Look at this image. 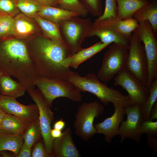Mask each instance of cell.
<instances>
[{
    "label": "cell",
    "mask_w": 157,
    "mask_h": 157,
    "mask_svg": "<svg viewBox=\"0 0 157 157\" xmlns=\"http://www.w3.org/2000/svg\"><path fill=\"white\" fill-rule=\"evenodd\" d=\"M96 36L105 44L112 43L129 46L131 37L124 35L99 23L94 21L87 35V37Z\"/></svg>",
    "instance_id": "obj_15"
},
{
    "label": "cell",
    "mask_w": 157,
    "mask_h": 157,
    "mask_svg": "<svg viewBox=\"0 0 157 157\" xmlns=\"http://www.w3.org/2000/svg\"><path fill=\"white\" fill-rule=\"evenodd\" d=\"M139 132L142 135L145 133L147 135L157 137V122L143 120L140 124Z\"/></svg>",
    "instance_id": "obj_35"
},
{
    "label": "cell",
    "mask_w": 157,
    "mask_h": 157,
    "mask_svg": "<svg viewBox=\"0 0 157 157\" xmlns=\"http://www.w3.org/2000/svg\"><path fill=\"white\" fill-rule=\"evenodd\" d=\"M7 113L0 107V124Z\"/></svg>",
    "instance_id": "obj_43"
},
{
    "label": "cell",
    "mask_w": 157,
    "mask_h": 157,
    "mask_svg": "<svg viewBox=\"0 0 157 157\" xmlns=\"http://www.w3.org/2000/svg\"><path fill=\"white\" fill-rule=\"evenodd\" d=\"M16 0H0V11L13 17L19 14Z\"/></svg>",
    "instance_id": "obj_33"
},
{
    "label": "cell",
    "mask_w": 157,
    "mask_h": 157,
    "mask_svg": "<svg viewBox=\"0 0 157 157\" xmlns=\"http://www.w3.org/2000/svg\"><path fill=\"white\" fill-rule=\"evenodd\" d=\"M129 46L113 43L103 57L97 76L101 81H110L125 67L128 53Z\"/></svg>",
    "instance_id": "obj_8"
},
{
    "label": "cell",
    "mask_w": 157,
    "mask_h": 157,
    "mask_svg": "<svg viewBox=\"0 0 157 157\" xmlns=\"http://www.w3.org/2000/svg\"><path fill=\"white\" fill-rule=\"evenodd\" d=\"M68 80L80 92H88L96 96L104 106L110 103L124 108L133 105L128 95L108 86L93 73L83 77L74 72Z\"/></svg>",
    "instance_id": "obj_3"
},
{
    "label": "cell",
    "mask_w": 157,
    "mask_h": 157,
    "mask_svg": "<svg viewBox=\"0 0 157 157\" xmlns=\"http://www.w3.org/2000/svg\"><path fill=\"white\" fill-rule=\"evenodd\" d=\"M104 107L97 100L83 103L78 108L74 123L76 135L87 141L96 133L94 120L102 114Z\"/></svg>",
    "instance_id": "obj_6"
},
{
    "label": "cell",
    "mask_w": 157,
    "mask_h": 157,
    "mask_svg": "<svg viewBox=\"0 0 157 157\" xmlns=\"http://www.w3.org/2000/svg\"><path fill=\"white\" fill-rule=\"evenodd\" d=\"M109 45L100 41L87 48H82L76 53L67 56L65 60V65L67 67L77 69L81 63L90 58Z\"/></svg>",
    "instance_id": "obj_17"
},
{
    "label": "cell",
    "mask_w": 157,
    "mask_h": 157,
    "mask_svg": "<svg viewBox=\"0 0 157 157\" xmlns=\"http://www.w3.org/2000/svg\"><path fill=\"white\" fill-rule=\"evenodd\" d=\"M24 142L23 134L0 133V152L9 151L16 156Z\"/></svg>",
    "instance_id": "obj_26"
},
{
    "label": "cell",
    "mask_w": 157,
    "mask_h": 157,
    "mask_svg": "<svg viewBox=\"0 0 157 157\" xmlns=\"http://www.w3.org/2000/svg\"><path fill=\"white\" fill-rule=\"evenodd\" d=\"M0 107L6 113L22 119L28 125L39 118V110L35 104L23 105L17 101L15 98L0 94Z\"/></svg>",
    "instance_id": "obj_13"
},
{
    "label": "cell",
    "mask_w": 157,
    "mask_h": 157,
    "mask_svg": "<svg viewBox=\"0 0 157 157\" xmlns=\"http://www.w3.org/2000/svg\"><path fill=\"white\" fill-rule=\"evenodd\" d=\"M100 24L124 35L131 37V33L137 27L138 22L133 18L120 19L117 18H106L99 21Z\"/></svg>",
    "instance_id": "obj_18"
},
{
    "label": "cell",
    "mask_w": 157,
    "mask_h": 157,
    "mask_svg": "<svg viewBox=\"0 0 157 157\" xmlns=\"http://www.w3.org/2000/svg\"><path fill=\"white\" fill-rule=\"evenodd\" d=\"M17 6L25 16L34 18L43 5L35 0H16Z\"/></svg>",
    "instance_id": "obj_28"
},
{
    "label": "cell",
    "mask_w": 157,
    "mask_h": 157,
    "mask_svg": "<svg viewBox=\"0 0 157 157\" xmlns=\"http://www.w3.org/2000/svg\"><path fill=\"white\" fill-rule=\"evenodd\" d=\"M23 135L24 142L32 148L42 136L39 118L28 126Z\"/></svg>",
    "instance_id": "obj_29"
},
{
    "label": "cell",
    "mask_w": 157,
    "mask_h": 157,
    "mask_svg": "<svg viewBox=\"0 0 157 157\" xmlns=\"http://www.w3.org/2000/svg\"><path fill=\"white\" fill-rule=\"evenodd\" d=\"M58 7L79 13L85 18L89 13L78 0H57Z\"/></svg>",
    "instance_id": "obj_30"
},
{
    "label": "cell",
    "mask_w": 157,
    "mask_h": 157,
    "mask_svg": "<svg viewBox=\"0 0 157 157\" xmlns=\"http://www.w3.org/2000/svg\"><path fill=\"white\" fill-rule=\"evenodd\" d=\"M43 6H58L57 0H35Z\"/></svg>",
    "instance_id": "obj_39"
},
{
    "label": "cell",
    "mask_w": 157,
    "mask_h": 157,
    "mask_svg": "<svg viewBox=\"0 0 157 157\" xmlns=\"http://www.w3.org/2000/svg\"><path fill=\"white\" fill-rule=\"evenodd\" d=\"M35 86L51 107L54 100L59 97H66L76 102L82 100L81 92L67 80L40 77Z\"/></svg>",
    "instance_id": "obj_4"
},
{
    "label": "cell",
    "mask_w": 157,
    "mask_h": 157,
    "mask_svg": "<svg viewBox=\"0 0 157 157\" xmlns=\"http://www.w3.org/2000/svg\"><path fill=\"white\" fill-rule=\"evenodd\" d=\"M65 123L63 119L57 121L54 124L53 128L62 130L65 127Z\"/></svg>",
    "instance_id": "obj_41"
},
{
    "label": "cell",
    "mask_w": 157,
    "mask_h": 157,
    "mask_svg": "<svg viewBox=\"0 0 157 157\" xmlns=\"http://www.w3.org/2000/svg\"><path fill=\"white\" fill-rule=\"evenodd\" d=\"M117 10L116 0H106L104 12L101 16L95 20L99 21L106 18L116 17Z\"/></svg>",
    "instance_id": "obj_34"
},
{
    "label": "cell",
    "mask_w": 157,
    "mask_h": 157,
    "mask_svg": "<svg viewBox=\"0 0 157 157\" xmlns=\"http://www.w3.org/2000/svg\"><path fill=\"white\" fill-rule=\"evenodd\" d=\"M127 118L122 120L119 127V135L122 143L126 138L133 140L137 143L141 140L142 135L139 132L140 124L143 120L139 104L125 108Z\"/></svg>",
    "instance_id": "obj_12"
},
{
    "label": "cell",
    "mask_w": 157,
    "mask_h": 157,
    "mask_svg": "<svg viewBox=\"0 0 157 157\" xmlns=\"http://www.w3.org/2000/svg\"><path fill=\"white\" fill-rule=\"evenodd\" d=\"M27 91L26 88L18 81L10 76L3 74L0 79V94L15 99L24 95Z\"/></svg>",
    "instance_id": "obj_23"
},
{
    "label": "cell",
    "mask_w": 157,
    "mask_h": 157,
    "mask_svg": "<svg viewBox=\"0 0 157 157\" xmlns=\"http://www.w3.org/2000/svg\"><path fill=\"white\" fill-rule=\"evenodd\" d=\"M29 95L37 105L39 113V120L42 136L46 151L52 157L54 139L51 135V124L54 119L53 113L44 97L38 89L27 91Z\"/></svg>",
    "instance_id": "obj_10"
},
{
    "label": "cell",
    "mask_w": 157,
    "mask_h": 157,
    "mask_svg": "<svg viewBox=\"0 0 157 157\" xmlns=\"http://www.w3.org/2000/svg\"><path fill=\"white\" fill-rule=\"evenodd\" d=\"M89 13L98 17L103 13L102 0H78Z\"/></svg>",
    "instance_id": "obj_32"
},
{
    "label": "cell",
    "mask_w": 157,
    "mask_h": 157,
    "mask_svg": "<svg viewBox=\"0 0 157 157\" xmlns=\"http://www.w3.org/2000/svg\"><path fill=\"white\" fill-rule=\"evenodd\" d=\"M2 157V156H1V155L0 154V157Z\"/></svg>",
    "instance_id": "obj_45"
},
{
    "label": "cell",
    "mask_w": 157,
    "mask_h": 157,
    "mask_svg": "<svg viewBox=\"0 0 157 157\" xmlns=\"http://www.w3.org/2000/svg\"><path fill=\"white\" fill-rule=\"evenodd\" d=\"M148 89L149 95L147 99L144 103L139 104L144 120H149L151 109L157 101V78L154 81Z\"/></svg>",
    "instance_id": "obj_27"
},
{
    "label": "cell",
    "mask_w": 157,
    "mask_h": 157,
    "mask_svg": "<svg viewBox=\"0 0 157 157\" xmlns=\"http://www.w3.org/2000/svg\"><path fill=\"white\" fill-rule=\"evenodd\" d=\"M28 125L20 118L7 113L0 124V133L24 134Z\"/></svg>",
    "instance_id": "obj_20"
},
{
    "label": "cell",
    "mask_w": 157,
    "mask_h": 157,
    "mask_svg": "<svg viewBox=\"0 0 157 157\" xmlns=\"http://www.w3.org/2000/svg\"><path fill=\"white\" fill-rule=\"evenodd\" d=\"M125 68L146 86L148 76L147 58L143 45L134 33L130 39Z\"/></svg>",
    "instance_id": "obj_9"
},
{
    "label": "cell",
    "mask_w": 157,
    "mask_h": 157,
    "mask_svg": "<svg viewBox=\"0 0 157 157\" xmlns=\"http://www.w3.org/2000/svg\"><path fill=\"white\" fill-rule=\"evenodd\" d=\"M26 44L40 77L68 80L72 74L74 72L64 62L71 54L63 45L43 36Z\"/></svg>",
    "instance_id": "obj_2"
},
{
    "label": "cell",
    "mask_w": 157,
    "mask_h": 157,
    "mask_svg": "<svg viewBox=\"0 0 157 157\" xmlns=\"http://www.w3.org/2000/svg\"><path fill=\"white\" fill-rule=\"evenodd\" d=\"M113 85L114 86H120L125 90L133 105L144 103L149 96V89L146 85L125 67L115 77Z\"/></svg>",
    "instance_id": "obj_11"
},
{
    "label": "cell",
    "mask_w": 157,
    "mask_h": 157,
    "mask_svg": "<svg viewBox=\"0 0 157 157\" xmlns=\"http://www.w3.org/2000/svg\"><path fill=\"white\" fill-rule=\"evenodd\" d=\"M116 17L124 19L133 18L137 11L149 3L150 0H116Z\"/></svg>",
    "instance_id": "obj_21"
},
{
    "label": "cell",
    "mask_w": 157,
    "mask_h": 157,
    "mask_svg": "<svg viewBox=\"0 0 157 157\" xmlns=\"http://www.w3.org/2000/svg\"><path fill=\"white\" fill-rule=\"evenodd\" d=\"M157 137L147 135L148 146L153 151L154 154L157 152Z\"/></svg>",
    "instance_id": "obj_38"
},
{
    "label": "cell",
    "mask_w": 157,
    "mask_h": 157,
    "mask_svg": "<svg viewBox=\"0 0 157 157\" xmlns=\"http://www.w3.org/2000/svg\"><path fill=\"white\" fill-rule=\"evenodd\" d=\"M133 18L138 22L147 21L151 25L154 33L157 36V0H151L149 3L137 11Z\"/></svg>",
    "instance_id": "obj_25"
},
{
    "label": "cell",
    "mask_w": 157,
    "mask_h": 157,
    "mask_svg": "<svg viewBox=\"0 0 157 157\" xmlns=\"http://www.w3.org/2000/svg\"><path fill=\"white\" fill-rule=\"evenodd\" d=\"M30 18L21 13L14 17L13 36L17 39H26L35 32V25Z\"/></svg>",
    "instance_id": "obj_22"
},
{
    "label": "cell",
    "mask_w": 157,
    "mask_h": 157,
    "mask_svg": "<svg viewBox=\"0 0 157 157\" xmlns=\"http://www.w3.org/2000/svg\"><path fill=\"white\" fill-rule=\"evenodd\" d=\"M14 18L5 15H0V38L13 35Z\"/></svg>",
    "instance_id": "obj_31"
},
{
    "label": "cell",
    "mask_w": 157,
    "mask_h": 157,
    "mask_svg": "<svg viewBox=\"0 0 157 157\" xmlns=\"http://www.w3.org/2000/svg\"><path fill=\"white\" fill-rule=\"evenodd\" d=\"M39 140L35 144L31 152L32 157H51L52 156L46 151L43 142Z\"/></svg>",
    "instance_id": "obj_36"
},
{
    "label": "cell",
    "mask_w": 157,
    "mask_h": 157,
    "mask_svg": "<svg viewBox=\"0 0 157 157\" xmlns=\"http://www.w3.org/2000/svg\"><path fill=\"white\" fill-rule=\"evenodd\" d=\"M139 40L144 44L148 65V76L146 86L149 89L152 82L157 78V40L150 23L147 21L138 22L133 31Z\"/></svg>",
    "instance_id": "obj_7"
},
{
    "label": "cell",
    "mask_w": 157,
    "mask_h": 157,
    "mask_svg": "<svg viewBox=\"0 0 157 157\" xmlns=\"http://www.w3.org/2000/svg\"><path fill=\"white\" fill-rule=\"evenodd\" d=\"M157 118V101L152 108L150 114L149 120H153Z\"/></svg>",
    "instance_id": "obj_40"
},
{
    "label": "cell",
    "mask_w": 157,
    "mask_h": 157,
    "mask_svg": "<svg viewBox=\"0 0 157 157\" xmlns=\"http://www.w3.org/2000/svg\"><path fill=\"white\" fill-rule=\"evenodd\" d=\"M0 71L16 78L27 91L35 88L37 80L40 77L26 43L18 39L0 42Z\"/></svg>",
    "instance_id": "obj_1"
},
{
    "label": "cell",
    "mask_w": 157,
    "mask_h": 157,
    "mask_svg": "<svg viewBox=\"0 0 157 157\" xmlns=\"http://www.w3.org/2000/svg\"><path fill=\"white\" fill-rule=\"evenodd\" d=\"M113 105L114 110L112 115L94 125L96 133L103 134L104 140L108 143L111 142L115 136L119 135V126L125 114L124 107L117 104Z\"/></svg>",
    "instance_id": "obj_14"
},
{
    "label": "cell",
    "mask_w": 157,
    "mask_h": 157,
    "mask_svg": "<svg viewBox=\"0 0 157 157\" xmlns=\"http://www.w3.org/2000/svg\"><path fill=\"white\" fill-rule=\"evenodd\" d=\"M37 15L53 22L58 24L71 18L80 16L79 13L50 6H44Z\"/></svg>",
    "instance_id": "obj_19"
},
{
    "label": "cell",
    "mask_w": 157,
    "mask_h": 157,
    "mask_svg": "<svg viewBox=\"0 0 157 157\" xmlns=\"http://www.w3.org/2000/svg\"><path fill=\"white\" fill-rule=\"evenodd\" d=\"M3 74L0 71V79L1 78L3 75Z\"/></svg>",
    "instance_id": "obj_44"
},
{
    "label": "cell",
    "mask_w": 157,
    "mask_h": 157,
    "mask_svg": "<svg viewBox=\"0 0 157 157\" xmlns=\"http://www.w3.org/2000/svg\"><path fill=\"white\" fill-rule=\"evenodd\" d=\"M92 23L90 17H78L58 23L62 39L71 54L82 48Z\"/></svg>",
    "instance_id": "obj_5"
},
{
    "label": "cell",
    "mask_w": 157,
    "mask_h": 157,
    "mask_svg": "<svg viewBox=\"0 0 157 157\" xmlns=\"http://www.w3.org/2000/svg\"><path fill=\"white\" fill-rule=\"evenodd\" d=\"M31 148L23 142L17 154V157H31Z\"/></svg>",
    "instance_id": "obj_37"
},
{
    "label": "cell",
    "mask_w": 157,
    "mask_h": 157,
    "mask_svg": "<svg viewBox=\"0 0 157 157\" xmlns=\"http://www.w3.org/2000/svg\"><path fill=\"white\" fill-rule=\"evenodd\" d=\"M63 132L61 130L53 128L51 129V135L52 137L54 139L60 137L62 135Z\"/></svg>",
    "instance_id": "obj_42"
},
{
    "label": "cell",
    "mask_w": 157,
    "mask_h": 157,
    "mask_svg": "<svg viewBox=\"0 0 157 157\" xmlns=\"http://www.w3.org/2000/svg\"><path fill=\"white\" fill-rule=\"evenodd\" d=\"M60 138L54 139L52 156L56 157H80L81 156L73 140L72 131L66 128Z\"/></svg>",
    "instance_id": "obj_16"
},
{
    "label": "cell",
    "mask_w": 157,
    "mask_h": 157,
    "mask_svg": "<svg viewBox=\"0 0 157 157\" xmlns=\"http://www.w3.org/2000/svg\"><path fill=\"white\" fill-rule=\"evenodd\" d=\"M33 18L40 27L44 36L62 44L67 48L62 39L58 24L46 20L38 15Z\"/></svg>",
    "instance_id": "obj_24"
}]
</instances>
